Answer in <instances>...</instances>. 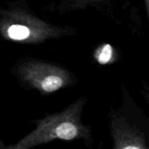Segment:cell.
I'll return each mask as SVG.
<instances>
[{
  "label": "cell",
  "instance_id": "1",
  "mask_svg": "<svg viewBox=\"0 0 149 149\" xmlns=\"http://www.w3.org/2000/svg\"><path fill=\"white\" fill-rule=\"evenodd\" d=\"M88 99L81 96L60 111L30 120L34 128L6 149H31L54 141H81L86 147L93 148L95 143L93 127L83 123L82 116Z\"/></svg>",
  "mask_w": 149,
  "mask_h": 149
},
{
  "label": "cell",
  "instance_id": "2",
  "mask_svg": "<svg viewBox=\"0 0 149 149\" xmlns=\"http://www.w3.org/2000/svg\"><path fill=\"white\" fill-rule=\"evenodd\" d=\"M77 28L61 26L42 18L26 0H12L0 6V39L23 45H42L49 41L71 37Z\"/></svg>",
  "mask_w": 149,
  "mask_h": 149
},
{
  "label": "cell",
  "instance_id": "3",
  "mask_svg": "<svg viewBox=\"0 0 149 149\" xmlns=\"http://www.w3.org/2000/svg\"><path fill=\"white\" fill-rule=\"evenodd\" d=\"M120 106L109 109V127L112 148L149 149V116L124 83L119 84Z\"/></svg>",
  "mask_w": 149,
  "mask_h": 149
},
{
  "label": "cell",
  "instance_id": "4",
  "mask_svg": "<svg viewBox=\"0 0 149 149\" xmlns=\"http://www.w3.org/2000/svg\"><path fill=\"white\" fill-rule=\"evenodd\" d=\"M10 72L21 88L42 96L73 87L79 81L77 75L65 65L36 57L19 58Z\"/></svg>",
  "mask_w": 149,
  "mask_h": 149
},
{
  "label": "cell",
  "instance_id": "5",
  "mask_svg": "<svg viewBox=\"0 0 149 149\" xmlns=\"http://www.w3.org/2000/svg\"><path fill=\"white\" fill-rule=\"evenodd\" d=\"M88 8L94 9L116 24H119L120 23L115 13L111 0H61L58 4L45 7L46 11L55 13L58 15L72 11L84 10Z\"/></svg>",
  "mask_w": 149,
  "mask_h": 149
},
{
  "label": "cell",
  "instance_id": "6",
  "mask_svg": "<svg viewBox=\"0 0 149 149\" xmlns=\"http://www.w3.org/2000/svg\"><path fill=\"white\" fill-rule=\"evenodd\" d=\"M139 93L149 105V82L143 79L141 80Z\"/></svg>",
  "mask_w": 149,
  "mask_h": 149
},
{
  "label": "cell",
  "instance_id": "7",
  "mask_svg": "<svg viewBox=\"0 0 149 149\" xmlns=\"http://www.w3.org/2000/svg\"><path fill=\"white\" fill-rule=\"evenodd\" d=\"M144 6H145L146 12L147 17H148V22H149V0H143Z\"/></svg>",
  "mask_w": 149,
  "mask_h": 149
},
{
  "label": "cell",
  "instance_id": "8",
  "mask_svg": "<svg viewBox=\"0 0 149 149\" xmlns=\"http://www.w3.org/2000/svg\"><path fill=\"white\" fill-rule=\"evenodd\" d=\"M0 149H6V146L4 145V143L1 141V138H0Z\"/></svg>",
  "mask_w": 149,
  "mask_h": 149
}]
</instances>
